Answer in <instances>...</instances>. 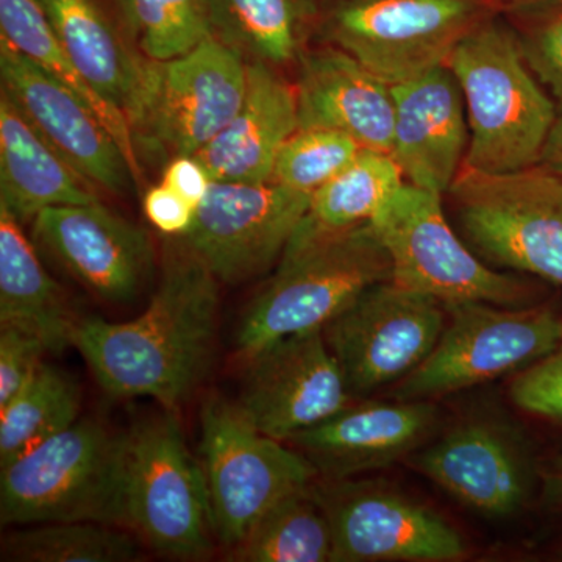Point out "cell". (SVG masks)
<instances>
[{
	"label": "cell",
	"instance_id": "6da1fadb",
	"mask_svg": "<svg viewBox=\"0 0 562 562\" xmlns=\"http://www.w3.org/2000/svg\"><path fill=\"white\" fill-rule=\"evenodd\" d=\"M217 283L181 246L166 258L146 312L128 322L79 319L72 346L113 397H149L172 412L209 366L220 306Z\"/></svg>",
	"mask_w": 562,
	"mask_h": 562
},
{
	"label": "cell",
	"instance_id": "7a4b0ae2",
	"mask_svg": "<svg viewBox=\"0 0 562 562\" xmlns=\"http://www.w3.org/2000/svg\"><path fill=\"white\" fill-rule=\"evenodd\" d=\"M447 66L468 114L462 166L502 173L539 165L557 105L525 60L517 33L487 16L457 44Z\"/></svg>",
	"mask_w": 562,
	"mask_h": 562
},
{
	"label": "cell",
	"instance_id": "3957f363",
	"mask_svg": "<svg viewBox=\"0 0 562 562\" xmlns=\"http://www.w3.org/2000/svg\"><path fill=\"white\" fill-rule=\"evenodd\" d=\"M391 277L390 255L371 222L338 233L299 225L276 276L244 314L239 353L249 360L288 336L324 330L362 291Z\"/></svg>",
	"mask_w": 562,
	"mask_h": 562
},
{
	"label": "cell",
	"instance_id": "277c9868",
	"mask_svg": "<svg viewBox=\"0 0 562 562\" xmlns=\"http://www.w3.org/2000/svg\"><path fill=\"white\" fill-rule=\"evenodd\" d=\"M125 432L77 420L2 465L3 525L98 522L125 527Z\"/></svg>",
	"mask_w": 562,
	"mask_h": 562
},
{
	"label": "cell",
	"instance_id": "5b68a950",
	"mask_svg": "<svg viewBox=\"0 0 562 562\" xmlns=\"http://www.w3.org/2000/svg\"><path fill=\"white\" fill-rule=\"evenodd\" d=\"M449 194L482 257L562 286V177L541 165L502 173L462 166Z\"/></svg>",
	"mask_w": 562,
	"mask_h": 562
},
{
	"label": "cell",
	"instance_id": "8992f818",
	"mask_svg": "<svg viewBox=\"0 0 562 562\" xmlns=\"http://www.w3.org/2000/svg\"><path fill=\"white\" fill-rule=\"evenodd\" d=\"M201 422L211 525L225 546L241 542L269 509L319 475L305 454L258 430L236 403L209 398Z\"/></svg>",
	"mask_w": 562,
	"mask_h": 562
},
{
	"label": "cell",
	"instance_id": "52a82bcc",
	"mask_svg": "<svg viewBox=\"0 0 562 562\" xmlns=\"http://www.w3.org/2000/svg\"><path fill=\"white\" fill-rule=\"evenodd\" d=\"M125 527L158 552L195 560L210 552L209 486L171 413L125 432Z\"/></svg>",
	"mask_w": 562,
	"mask_h": 562
},
{
	"label": "cell",
	"instance_id": "ba28073f",
	"mask_svg": "<svg viewBox=\"0 0 562 562\" xmlns=\"http://www.w3.org/2000/svg\"><path fill=\"white\" fill-rule=\"evenodd\" d=\"M373 231L390 255L391 280L443 305L487 302L522 305L528 288L509 273L484 265L450 227L442 195L405 183L372 217Z\"/></svg>",
	"mask_w": 562,
	"mask_h": 562
},
{
	"label": "cell",
	"instance_id": "9c48e42d",
	"mask_svg": "<svg viewBox=\"0 0 562 562\" xmlns=\"http://www.w3.org/2000/svg\"><path fill=\"white\" fill-rule=\"evenodd\" d=\"M441 338L401 380L397 401H428L522 371L560 342L562 316L549 306L447 303Z\"/></svg>",
	"mask_w": 562,
	"mask_h": 562
},
{
	"label": "cell",
	"instance_id": "30bf717a",
	"mask_svg": "<svg viewBox=\"0 0 562 562\" xmlns=\"http://www.w3.org/2000/svg\"><path fill=\"white\" fill-rule=\"evenodd\" d=\"M247 66L241 49L216 35L181 57L149 60L131 120L135 143L169 160L198 155L241 109Z\"/></svg>",
	"mask_w": 562,
	"mask_h": 562
},
{
	"label": "cell",
	"instance_id": "8fae6325",
	"mask_svg": "<svg viewBox=\"0 0 562 562\" xmlns=\"http://www.w3.org/2000/svg\"><path fill=\"white\" fill-rule=\"evenodd\" d=\"M487 16L484 0H335L324 29L333 46L394 87L447 65Z\"/></svg>",
	"mask_w": 562,
	"mask_h": 562
},
{
	"label": "cell",
	"instance_id": "7c38bea8",
	"mask_svg": "<svg viewBox=\"0 0 562 562\" xmlns=\"http://www.w3.org/2000/svg\"><path fill=\"white\" fill-rule=\"evenodd\" d=\"M438 299L386 280L362 291L324 327L351 394L401 382L435 349L446 327Z\"/></svg>",
	"mask_w": 562,
	"mask_h": 562
},
{
	"label": "cell",
	"instance_id": "4fadbf2b",
	"mask_svg": "<svg viewBox=\"0 0 562 562\" xmlns=\"http://www.w3.org/2000/svg\"><path fill=\"white\" fill-rule=\"evenodd\" d=\"M312 194L277 181H213L181 246L217 281L238 284L280 260L308 213Z\"/></svg>",
	"mask_w": 562,
	"mask_h": 562
},
{
	"label": "cell",
	"instance_id": "5bb4252c",
	"mask_svg": "<svg viewBox=\"0 0 562 562\" xmlns=\"http://www.w3.org/2000/svg\"><path fill=\"white\" fill-rule=\"evenodd\" d=\"M313 486L331 528V562H450L468 553L460 532L427 506L382 483Z\"/></svg>",
	"mask_w": 562,
	"mask_h": 562
},
{
	"label": "cell",
	"instance_id": "9a60e30c",
	"mask_svg": "<svg viewBox=\"0 0 562 562\" xmlns=\"http://www.w3.org/2000/svg\"><path fill=\"white\" fill-rule=\"evenodd\" d=\"M246 362L236 405L277 441L288 442L351 405L353 394L322 330L288 336Z\"/></svg>",
	"mask_w": 562,
	"mask_h": 562
},
{
	"label": "cell",
	"instance_id": "2e32d148",
	"mask_svg": "<svg viewBox=\"0 0 562 562\" xmlns=\"http://www.w3.org/2000/svg\"><path fill=\"white\" fill-rule=\"evenodd\" d=\"M0 72L3 92L85 180L117 195L131 188L135 177L120 144L76 92L5 41Z\"/></svg>",
	"mask_w": 562,
	"mask_h": 562
},
{
	"label": "cell",
	"instance_id": "e0dca14e",
	"mask_svg": "<svg viewBox=\"0 0 562 562\" xmlns=\"http://www.w3.org/2000/svg\"><path fill=\"white\" fill-rule=\"evenodd\" d=\"M414 465L454 501L492 519L519 513L535 480L519 435L486 417L461 422L417 453Z\"/></svg>",
	"mask_w": 562,
	"mask_h": 562
},
{
	"label": "cell",
	"instance_id": "ac0fdd59",
	"mask_svg": "<svg viewBox=\"0 0 562 562\" xmlns=\"http://www.w3.org/2000/svg\"><path fill=\"white\" fill-rule=\"evenodd\" d=\"M43 247L80 283L106 302L135 299L151 272L146 232L101 202L43 210L33 220Z\"/></svg>",
	"mask_w": 562,
	"mask_h": 562
},
{
	"label": "cell",
	"instance_id": "d6986e66",
	"mask_svg": "<svg viewBox=\"0 0 562 562\" xmlns=\"http://www.w3.org/2000/svg\"><path fill=\"white\" fill-rule=\"evenodd\" d=\"M392 157L408 183L443 194L464 165L469 124L457 77L447 65L394 85Z\"/></svg>",
	"mask_w": 562,
	"mask_h": 562
},
{
	"label": "cell",
	"instance_id": "ffe728a7",
	"mask_svg": "<svg viewBox=\"0 0 562 562\" xmlns=\"http://www.w3.org/2000/svg\"><path fill=\"white\" fill-rule=\"evenodd\" d=\"M438 420V409L427 401L350 405L288 442L322 475L344 480L416 453Z\"/></svg>",
	"mask_w": 562,
	"mask_h": 562
},
{
	"label": "cell",
	"instance_id": "44dd1931",
	"mask_svg": "<svg viewBox=\"0 0 562 562\" xmlns=\"http://www.w3.org/2000/svg\"><path fill=\"white\" fill-rule=\"evenodd\" d=\"M299 128H328L361 149L392 150L395 105L391 85L346 50L306 52L295 87Z\"/></svg>",
	"mask_w": 562,
	"mask_h": 562
},
{
	"label": "cell",
	"instance_id": "7402d4cb",
	"mask_svg": "<svg viewBox=\"0 0 562 562\" xmlns=\"http://www.w3.org/2000/svg\"><path fill=\"white\" fill-rule=\"evenodd\" d=\"M297 131L295 87L257 60L247 66L241 109L195 157L213 181L262 183L271 180L281 147Z\"/></svg>",
	"mask_w": 562,
	"mask_h": 562
},
{
	"label": "cell",
	"instance_id": "603a6c76",
	"mask_svg": "<svg viewBox=\"0 0 562 562\" xmlns=\"http://www.w3.org/2000/svg\"><path fill=\"white\" fill-rule=\"evenodd\" d=\"M99 202L85 180L2 92L0 99V205L18 220H35L43 210Z\"/></svg>",
	"mask_w": 562,
	"mask_h": 562
},
{
	"label": "cell",
	"instance_id": "cb8c5ba5",
	"mask_svg": "<svg viewBox=\"0 0 562 562\" xmlns=\"http://www.w3.org/2000/svg\"><path fill=\"white\" fill-rule=\"evenodd\" d=\"M63 49L92 90L131 122L147 60L122 40L99 0H40Z\"/></svg>",
	"mask_w": 562,
	"mask_h": 562
},
{
	"label": "cell",
	"instance_id": "d4e9b609",
	"mask_svg": "<svg viewBox=\"0 0 562 562\" xmlns=\"http://www.w3.org/2000/svg\"><path fill=\"white\" fill-rule=\"evenodd\" d=\"M77 322L21 221L0 205V325L32 333L47 351L60 353L72 346Z\"/></svg>",
	"mask_w": 562,
	"mask_h": 562
},
{
	"label": "cell",
	"instance_id": "484cf974",
	"mask_svg": "<svg viewBox=\"0 0 562 562\" xmlns=\"http://www.w3.org/2000/svg\"><path fill=\"white\" fill-rule=\"evenodd\" d=\"M0 32L2 41L61 81L90 106L92 113L103 122L120 144L122 154L131 165L133 177L139 180L140 166L131 122L121 110L103 101L81 76L63 49L40 0H0Z\"/></svg>",
	"mask_w": 562,
	"mask_h": 562
},
{
	"label": "cell",
	"instance_id": "4316f807",
	"mask_svg": "<svg viewBox=\"0 0 562 562\" xmlns=\"http://www.w3.org/2000/svg\"><path fill=\"white\" fill-rule=\"evenodd\" d=\"M214 35L257 60L283 65L302 57L321 16V0H210Z\"/></svg>",
	"mask_w": 562,
	"mask_h": 562
},
{
	"label": "cell",
	"instance_id": "83f0119b",
	"mask_svg": "<svg viewBox=\"0 0 562 562\" xmlns=\"http://www.w3.org/2000/svg\"><path fill=\"white\" fill-rule=\"evenodd\" d=\"M403 183L405 176L390 151L361 149L341 172L313 192L301 225L317 233L350 231L371 222Z\"/></svg>",
	"mask_w": 562,
	"mask_h": 562
},
{
	"label": "cell",
	"instance_id": "f1b7e54d",
	"mask_svg": "<svg viewBox=\"0 0 562 562\" xmlns=\"http://www.w3.org/2000/svg\"><path fill=\"white\" fill-rule=\"evenodd\" d=\"M79 384L41 362L27 383L0 408V468L76 424Z\"/></svg>",
	"mask_w": 562,
	"mask_h": 562
},
{
	"label": "cell",
	"instance_id": "f546056e",
	"mask_svg": "<svg viewBox=\"0 0 562 562\" xmlns=\"http://www.w3.org/2000/svg\"><path fill=\"white\" fill-rule=\"evenodd\" d=\"M228 557L239 562H331V528L313 484L277 503Z\"/></svg>",
	"mask_w": 562,
	"mask_h": 562
},
{
	"label": "cell",
	"instance_id": "4dcf8cb0",
	"mask_svg": "<svg viewBox=\"0 0 562 562\" xmlns=\"http://www.w3.org/2000/svg\"><path fill=\"white\" fill-rule=\"evenodd\" d=\"M127 528L98 522L33 525L2 541V560L20 562H131L138 543Z\"/></svg>",
	"mask_w": 562,
	"mask_h": 562
},
{
	"label": "cell",
	"instance_id": "1f68e13d",
	"mask_svg": "<svg viewBox=\"0 0 562 562\" xmlns=\"http://www.w3.org/2000/svg\"><path fill=\"white\" fill-rule=\"evenodd\" d=\"M124 7L149 60L181 57L214 35L210 0H124Z\"/></svg>",
	"mask_w": 562,
	"mask_h": 562
},
{
	"label": "cell",
	"instance_id": "d6a6232c",
	"mask_svg": "<svg viewBox=\"0 0 562 562\" xmlns=\"http://www.w3.org/2000/svg\"><path fill=\"white\" fill-rule=\"evenodd\" d=\"M360 150L361 147L341 132L299 128L281 147L271 180L313 194L341 172Z\"/></svg>",
	"mask_w": 562,
	"mask_h": 562
},
{
	"label": "cell",
	"instance_id": "836d02e7",
	"mask_svg": "<svg viewBox=\"0 0 562 562\" xmlns=\"http://www.w3.org/2000/svg\"><path fill=\"white\" fill-rule=\"evenodd\" d=\"M509 395L525 413L562 420V336L550 353L514 376Z\"/></svg>",
	"mask_w": 562,
	"mask_h": 562
},
{
	"label": "cell",
	"instance_id": "e575fe53",
	"mask_svg": "<svg viewBox=\"0 0 562 562\" xmlns=\"http://www.w3.org/2000/svg\"><path fill=\"white\" fill-rule=\"evenodd\" d=\"M517 36L536 79L562 110V7Z\"/></svg>",
	"mask_w": 562,
	"mask_h": 562
},
{
	"label": "cell",
	"instance_id": "d590c367",
	"mask_svg": "<svg viewBox=\"0 0 562 562\" xmlns=\"http://www.w3.org/2000/svg\"><path fill=\"white\" fill-rule=\"evenodd\" d=\"M46 351L32 333L0 325V408L31 380Z\"/></svg>",
	"mask_w": 562,
	"mask_h": 562
},
{
	"label": "cell",
	"instance_id": "8d00e7d4",
	"mask_svg": "<svg viewBox=\"0 0 562 562\" xmlns=\"http://www.w3.org/2000/svg\"><path fill=\"white\" fill-rule=\"evenodd\" d=\"M144 213L155 228L180 238L190 231L195 209L161 181L144 195Z\"/></svg>",
	"mask_w": 562,
	"mask_h": 562
},
{
	"label": "cell",
	"instance_id": "74e56055",
	"mask_svg": "<svg viewBox=\"0 0 562 562\" xmlns=\"http://www.w3.org/2000/svg\"><path fill=\"white\" fill-rule=\"evenodd\" d=\"M161 181L184 201L190 202L195 210L206 198L213 183L210 172L195 155H180L169 160Z\"/></svg>",
	"mask_w": 562,
	"mask_h": 562
},
{
	"label": "cell",
	"instance_id": "f35d334b",
	"mask_svg": "<svg viewBox=\"0 0 562 562\" xmlns=\"http://www.w3.org/2000/svg\"><path fill=\"white\" fill-rule=\"evenodd\" d=\"M542 494L547 506L562 513V454L542 472Z\"/></svg>",
	"mask_w": 562,
	"mask_h": 562
},
{
	"label": "cell",
	"instance_id": "ab89813d",
	"mask_svg": "<svg viewBox=\"0 0 562 562\" xmlns=\"http://www.w3.org/2000/svg\"><path fill=\"white\" fill-rule=\"evenodd\" d=\"M539 165L562 177V114L554 121L543 146Z\"/></svg>",
	"mask_w": 562,
	"mask_h": 562
},
{
	"label": "cell",
	"instance_id": "60d3db41",
	"mask_svg": "<svg viewBox=\"0 0 562 562\" xmlns=\"http://www.w3.org/2000/svg\"><path fill=\"white\" fill-rule=\"evenodd\" d=\"M487 3H506V5H520V3H530L535 2V0H484Z\"/></svg>",
	"mask_w": 562,
	"mask_h": 562
}]
</instances>
